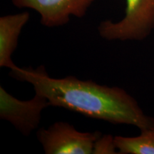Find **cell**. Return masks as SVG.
<instances>
[{
  "label": "cell",
  "mask_w": 154,
  "mask_h": 154,
  "mask_svg": "<svg viewBox=\"0 0 154 154\" xmlns=\"http://www.w3.org/2000/svg\"><path fill=\"white\" fill-rule=\"evenodd\" d=\"M9 76L32 85L35 93L44 96L50 106L111 124L131 125L140 131L154 129V119L146 115L136 100L121 88L100 85L73 76L54 78L44 66L34 69L15 65Z\"/></svg>",
  "instance_id": "1"
},
{
  "label": "cell",
  "mask_w": 154,
  "mask_h": 154,
  "mask_svg": "<svg viewBox=\"0 0 154 154\" xmlns=\"http://www.w3.org/2000/svg\"><path fill=\"white\" fill-rule=\"evenodd\" d=\"M125 15L118 22L105 20L98 32L108 41H142L154 30V0H126Z\"/></svg>",
  "instance_id": "2"
},
{
  "label": "cell",
  "mask_w": 154,
  "mask_h": 154,
  "mask_svg": "<svg viewBox=\"0 0 154 154\" xmlns=\"http://www.w3.org/2000/svg\"><path fill=\"white\" fill-rule=\"evenodd\" d=\"M101 133L81 132L67 122L58 121L38 130L36 136L46 154H92Z\"/></svg>",
  "instance_id": "3"
},
{
  "label": "cell",
  "mask_w": 154,
  "mask_h": 154,
  "mask_svg": "<svg viewBox=\"0 0 154 154\" xmlns=\"http://www.w3.org/2000/svg\"><path fill=\"white\" fill-rule=\"evenodd\" d=\"M50 106L44 96L35 93L32 99L19 100L0 86V119L9 121L24 136L37 129L42 113Z\"/></svg>",
  "instance_id": "4"
},
{
  "label": "cell",
  "mask_w": 154,
  "mask_h": 154,
  "mask_svg": "<svg viewBox=\"0 0 154 154\" xmlns=\"http://www.w3.org/2000/svg\"><path fill=\"white\" fill-rule=\"evenodd\" d=\"M95 0H11L17 8L33 9L40 15V22L49 28L66 25L71 17L82 18Z\"/></svg>",
  "instance_id": "5"
},
{
  "label": "cell",
  "mask_w": 154,
  "mask_h": 154,
  "mask_svg": "<svg viewBox=\"0 0 154 154\" xmlns=\"http://www.w3.org/2000/svg\"><path fill=\"white\" fill-rule=\"evenodd\" d=\"M29 19V13L23 11L0 17V67L12 69L11 56L18 45L22 29Z\"/></svg>",
  "instance_id": "6"
},
{
  "label": "cell",
  "mask_w": 154,
  "mask_h": 154,
  "mask_svg": "<svg viewBox=\"0 0 154 154\" xmlns=\"http://www.w3.org/2000/svg\"><path fill=\"white\" fill-rule=\"evenodd\" d=\"M119 154H154V129L140 131L136 137H114Z\"/></svg>",
  "instance_id": "7"
},
{
  "label": "cell",
  "mask_w": 154,
  "mask_h": 154,
  "mask_svg": "<svg viewBox=\"0 0 154 154\" xmlns=\"http://www.w3.org/2000/svg\"><path fill=\"white\" fill-rule=\"evenodd\" d=\"M114 137L110 134H101L96 140L94 146L93 154H116Z\"/></svg>",
  "instance_id": "8"
}]
</instances>
